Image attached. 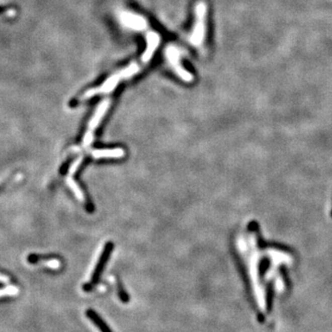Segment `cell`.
Masks as SVG:
<instances>
[{
	"label": "cell",
	"instance_id": "1",
	"mask_svg": "<svg viewBox=\"0 0 332 332\" xmlns=\"http://www.w3.org/2000/svg\"><path fill=\"white\" fill-rule=\"evenodd\" d=\"M138 70H139V66L138 64L132 63L126 68H123L121 70L114 73L110 77H107L105 82L103 83L102 85H100L99 87L88 90L83 95V99L92 98L97 94H110L113 91H115V89L117 87V85L119 84L122 79H126V78L133 77L134 75H136L138 73Z\"/></svg>",
	"mask_w": 332,
	"mask_h": 332
},
{
	"label": "cell",
	"instance_id": "2",
	"mask_svg": "<svg viewBox=\"0 0 332 332\" xmlns=\"http://www.w3.org/2000/svg\"><path fill=\"white\" fill-rule=\"evenodd\" d=\"M208 7L204 1H199L195 6V24L189 41L195 47H201L206 37V20Z\"/></svg>",
	"mask_w": 332,
	"mask_h": 332
},
{
	"label": "cell",
	"instance_id": "3",
	"mask_svg": "<svg viewBox=\"0 0 332 332\" xmlns=\"http://www.w3.org/2000/svg\"><path fill=\"white\" fill-rule=\"evenodd\" d=\"M166 59L170 64L174 71L176 72L178 77H180L185 82H192L193 75L187 70L181 63V53L176 46L170 45L165 50Z\"/></svg>",
	"mask_w": 332,
	"mask_h": 332
},
{
	"label": "cell",
	"instance_id": "4",
	"mask_svg": "<svg viewBox=\"0 0 332 332\" xmlns=\"http://www.w3.org/2000/svg\"><path fill=\"white\" fill-rule=\"evenodd\" d=\"M109 106H110L109 99L104 100L103 102L100 103V105H98L94 116L89 122L88 129H87V131L84 135V138H83V145L84 146H87L93 141L94 129L99 126L100 122L102 121V119L106 114Z\"/></svg>",
	"mask_w": 332,
	"mask_h": 332
},
{
	"label": "cell",
	"instance_id": "5",
	"mask_svg": "<svg viewBox=\"0 0 332 332\" xmlns=\"http://www.w3.org/2000/svg\"><path fill=\"white\" fill-rule=\"evenodd\" d=\"M119 21L124 27L136 32H142L148 28L147 20L132 11H121L119 13Z\"/></svg>",
	"mask_w": 332,
	"mask_h": 332
},
{
	"label": "cell",
	"instance_id": "6",
	"mask_svg": "<svg viewBox=\"0 0 332 332\" xmlns=\"http://www.w3.org/2000/svg\"><path fill=\"white\" fill-rule=\"evenodd\" d=\"M160 43V35L155 32H149L146 35V48L141 56L144 63L149 62L154 55L155 51L159 47Z\"/></svg>",
	"mask_w": 332,
	"mask_h": 332
},
{
	"label": "cell",
	"instance_id": "7",
	"mask_svg": "<svg viewBox=\"0 0 332 332\" xmlns=\"http://www.w3.org/2000/svg\"><path fill=\"white\" fill-rule=\"evenodd\" d=\"M28 263L33 264V265H36V264H44L46 267H48L50 269H54L56 270L60 267V261L55 259H46L44 258L43 256H39L36 254L29 255L27 257Z\"/></svg>",
	"mask_w": 332,
	"mask_h": 332
},
{
	"label": "cell",
	"instance_id": "8",
	"mask_svg": "<svg viewBox=\"0 0 332 332\" xmlns=\"http://www.w3.org/2000/svg\"><path fill=\"white\" fill-rule=\"evenodd\" d=\"M86 315L88 317L90 320L92 321L94 323L95 326L98 327L101 332H113V330L111 329L109 326L107 325V323L105 322L102 317L101 315L96 313L94 310L93 309H88L86 311Z\"/></svg>",
	"mask_w": 332,
	"mask_h": 332
},
{
	"label": "cell",
	"instance_id": "9",
	"mask_svg": "<svg viewBox=\"0 0 332 332\" xmlns=\"http://www.w3.org/2000/svg\"><path fill=\"white\" fill-rule=\"evenodd\" d=\"M92 154L96 159L101 158H121L125 154L122 149H95L92 151Z\"/></svg>",
	"mask_w": 332,
	"mask_h": 332
},
{
	"label": "cell",
	"instance_id": "10",
	"mask_svg": "<svg viewBox=\"0 0 332 332\" xmlns=\"http://www.w3.org/2000/svg\"><path fill=\"white\" fill-rule=\"evenodd\" d=\"M23 178V175L22 173H17L12 175L10 177H8L3 182L0 183V195L5 191L7 188H10L13 184L20 182Z\"/></svg>",
	"mask_w": 332,
	"mask_h": 332
},
{
	"label": "cell",
	"instance_id": "11",
	"mask_svg": "<svg viewBox=\"0 0 332 332\" xmlns=\"http://www.w3.org/2000/svg\"><path fill=\"white\" fill-rule=\"evenodd\" d=\"M67 183H68V186L71 188L73 193L75 194V196L77 197V199L83 201L84 200V196H83L82 191L80 190V188L77 186V183L75 182L72 179L71 177H68V178H67Z\"/></svg>",
	"mask_w": 332,
	"mask_h": 332
},
{
	"label": "cell",
	"instance_id": "12",
	"mask_svg": "<svg viewBox=\"0 0 332 332\" xmlns=\"http://www.w3.org/2000/svg\"><path fill=\"white\" fill-rule=\"evenodd\" d=\"M117 287H118L119 298H120V300H121L123 303H127L129 301V296H128V294L126 292V290L123 287V285L119 282H117Z\"/></svg>",
	"mask_w": 332,
	"mask_h": 332
},
{
	"label": "cell",
	"instance_id": "13",
	"mask_svg": "<svg viewBox=\"0 0 332 332\" xmlns=\"http://www.w3.org/2000/svg\"><path fill=\"white\" fill-rule=\"evenodd\" d=\"M19 292V289L16 286H9L8 288L0 289V296L4 295H14Z\"/></svg>",
	"mask_w": 332,
	"mask_h": 332
},
{
	"label": "cell",
	"instance_id": "14",
	"mask_svg": "<svg viewBox=\"0 0 332 332\" xmlns=\"http://www.w3.org/2000/svg\"><path fill=\"white\" fill-rule=\"evenodd\" d=\"M0 282H3V283H9L11 282V279H10V277L0 273Z\"/></svg>",
	"mask_w": 332,
	"mask_h": 332
},
{
	"label": "cell",
	"instance_id": "15",
	"mask_svg": "<svg viewBox=\"0 0 332 332\" xmlns=\"http://www.w3.org/2000/svg\"><path fill=\"white\" fill-rule=\"evenodd\" d=\"M9 10H10V8H9V7H7V6H0V14L4 13V12H6L7 11H9Z\"/></svg>",
	"mask_w": 332,
	"mask_h": 332
}]
</instances>
